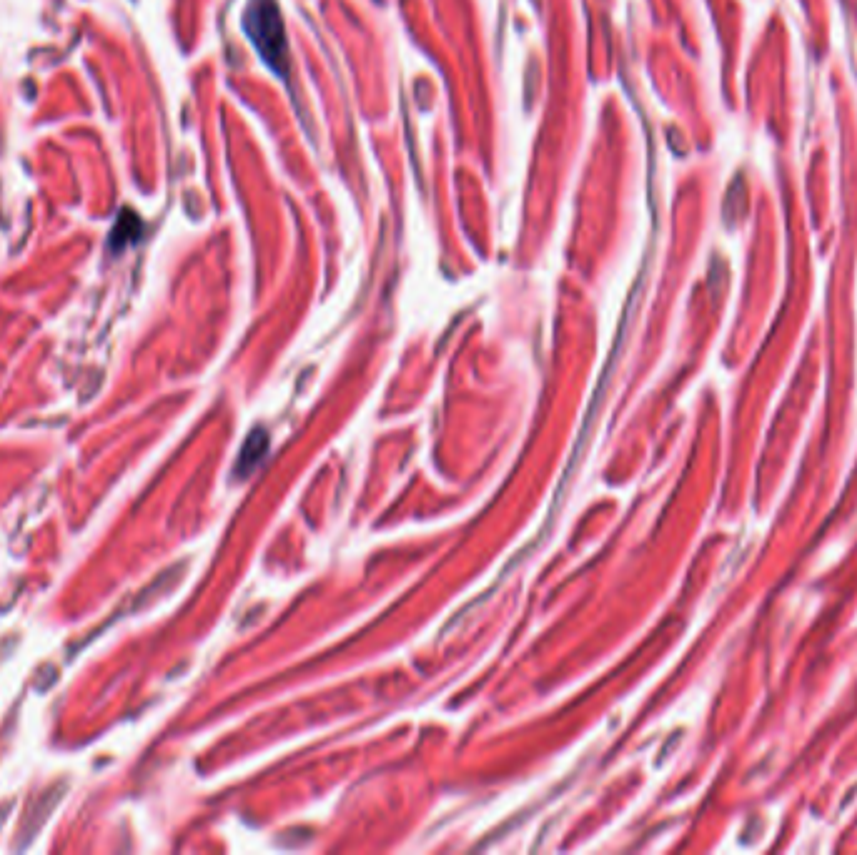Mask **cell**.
Wrapping results in <instances>:
<instances>
[{"mask_svg":"<svg viewBox=\"0 0 857 855\" xmlns=\"http://www.w3.org/2000/svg\"><path fill=\"white\" fill-rule=\"evenodd\" d=\"M244 31L261 61L284 78L289 71V38L276 0H251L244 13Z\"/></svg>","mask_w":857,"mask_h":855,"instance_id":"obj_1","label":"cell"}]
</instances>
